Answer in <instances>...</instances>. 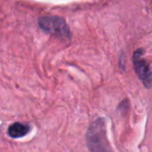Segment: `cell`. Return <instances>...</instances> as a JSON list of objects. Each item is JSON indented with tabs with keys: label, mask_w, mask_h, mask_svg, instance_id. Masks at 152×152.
<instances>
[{
	"label": "cell",
	"mask_w": 152,
	"mask_h": 152,
	"mask_svg": "<svg viewBox=\"0 0 152 152\" xmlns=\"http://www.w3.org/2000/svg\"><path fill=\"white\" fill-rule=\"evenodd\" d=\"M31 132V126L28 124L16 122L12 124L7 130V134L13 139H19L26 136Z\"/></svg>",
	"instance_id": "cell-4"
},
{
	"label": "cell",
	"mask_w": 152,
	"mask_h": 152,
	"mask_svg": "<svg viewBox=\"0 0 152 152\" xmlns=\"http://www.w3.org/2000/svg\"><path fill=\"white\" fill-rule=\"evenodd\" d=\"M86 141L91 152H112L103 118H98L91 123L86 133Z\"/></svg>",
	"instance_id": "cell-1"
},
{
	"label": "cell",
	"mask_w": 152,
	"mask_h": 152,
	"mask_svg": "<svg viewBox=\"0 0 152 152\" xmlns=\"http://www.w3.org/2000/svg\"><path fill=\"white\" fill-rule=\"evenodd\" d=\"M132 61L138 77L146 86V88H150L152 86V72H150L148 64L142 59L141 50L139 49L133 54Z\"/></svg>",
	"instance_id": "cell-3"
},
{
	"label": "cell",
	"mask_w": 152,
	"mask_h": 152,
	"mask_svg": "<svg viewBox=\"0 0 152 152\" xmlns=\"http://www.w3.org/2000/svg\"><path fill=\"white\" fill-rule=\"evenodd\" d=\"M38 23L42 31L61 40H67L71 38L67 23L61 17L42 16L39 19Z\"/></svg>",
	"instance_id": "cell-2"
}]
</instances>
